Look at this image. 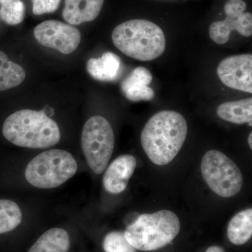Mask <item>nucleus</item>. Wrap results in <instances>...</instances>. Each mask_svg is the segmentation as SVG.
<instances>
[{
	"instance_id": "1",
	"label": "nucleus",
	"mask_w": 252,
	"mask_h": 252,
	"mask_svg": "<svg viewBox=\"0 0 252 252\" xmlns=\"http://www.w3.org/2000/svg\"><path fill=\"white\" fill-rule=\"evenodd\" d=\"M188 125L180 113L172 110L157 112L144 126L141 143L152 162L165 165L171 162L185 144Z\"/></svg>"
},
{
	"instance_id": "5",
	"label": "nucleus",
	"mask_w": 252,
	"mask_h": 252,
	"mask_svg": "<svg viewBox=\"0 0 252 252\" xmlns=\"http://www.w3.org/2000/svg\"><path fill=\"white\" fill-rule=\"evenodd\" d=\"M78 165L69 152L61 149L46 151L32 159L25 172L28 182L39 189H54L72 178Z\"/></svg>"
},
{
	"instance_id": "19",
	"label": "nucleus",
	"mask_w": 252,
	"mask_h": 252,
	"mask_svg": "<svg viewBox=\"0 0 252 252\" xmlns=\"http://www.w3.org/2000/svg\"><path fill=\"white\" fill-rule=\"evenodd\" d=\"M22 219V212L17 204L9 200H0V234L17 228Z\"/></svg>"
},
{
	"instance_id": "8",
	"label": "nucleus",
	"mask_w": 252,
	"mask_h": 252,
	"mask_svg": "<svg viewBox=\"0 0 252 252\" xmlns=\"http://www.w3.org/2000/svg\"><path fill=\"white\" fill-rule=\"evenodd\" d=\"M223 9L225 19L211 23L209 28V35L214 42L226 44L233 31L245 37L252 35V14L245 11L247 4L244 0H227Z\"/></svg>"
},
{
	"instance_id": "24",
	"label": "nucleus",
	"mask_w": 252,
	"mask_h": 252,
	"mask_svg": "<svg viewBox=\"0 0 252 252\" xmlns=\"http://www.w3.org/2000/svg\"><path fill=\"white\" fill-rule=\"evenodd\" d=\"M248 143L250 148L252 149V132H250L248 137Z\"/></svg>"
},
{
	"instance_id": "14",
	"label": "nucleus",
	"mask_w": 252,
	"mask_h": 252,
	"mask_svg": "<svg viewBox=\"0 0 252 252\" xmlns=\"http://www.w3.org/2000/svg\"><path fill=\"white\" fill-rule=\"evenodd\" d=\"M122 63L120 58L112 52L104 53L98 59H90L86 69L91 77L97 81H115L120 76Z\"/></svg>"
},
{
	"instance_id": "6",
	"label": "nucleus",
	"mask_w": 252,
	"mask_h": 252,
	"mask_svg": "<svg viewBox=\"0 0 252 252\" xmlns=\"http://www.w3.org/2000/svg\"><path fill=\"white\" fill-rule=\"evenodd\" d=\"M114 130L103 117L94 116L86 122L81 134V147L86 161L94 173L107 168L114 148Z\"/></svg>"
},
{
	"instance_id": "7",
	"label": "nucleus",
	"mask_w": 252,
	"mask_h": 252,
	"mask_svg": "<svg viewBox=\"0 0 252 252\" xmlns=\"http://www.w3.org/2000/svg\"><path fill=\"white\" fill-rule=\"evenodd\" d=\"M201 173L210 189L223 198L235 196L243 185V174L234 161L218 150H210L202 159Z\"/></svg>"
},
{
	"instance_id": "22",
	"label": "nucleus",
	"mask_w": 252,
	"mask_h": 252,
	"mask_svg": "<svg viewBox=\"0 0 252 252\" xmlns=\"http://www.w3.org/2000/svg\"><path fill=\"white\" fill-rule=\"evenodd\" d=\"M32 12L36 16L51 14L59 9L61 0H32Z\"/></svg>"
},
{
	"instance_id": "12",
	"label": "nucleus",
	"mask_w": 252,
	"mask_h": 252,
	"mask_svg": "<svg viewBox=\"0 0 252 252\" xmlns=\"http://www.w3.org/2000/svg\"><path fill=\"white\" fill-rule=\"evenodd\" d=\"M153 76L148 69L136 67L124 79L121 84V90L124 96L132 102L150 101L154 97V91L149 86Z\"/></svg>"
},
{
	"instance_id": "23",
	"label": "nucleus",
	"mask_w": 252,
	"mask_h": 252,
	"mask_svg": "<svg viewBox=\"0 0 252 252\" xmlns=\"http://www.w3.org/2000/svg\"><path fill=\"white\" fill-rule=\"evenodd\" d=\"M206 252H225L221 247L220 246H212L210 247L206 250Z\"/></svg>"
},
{
	"instance_id": "9",
	"label": "nucleus",
	"mask_w": 252,
	"mask_h": 252,
	"mask_svg": "<svg viewBox=\"0 0 252 252\" xmlns=\"http://www.w3.org/2000/svg\"><path fill=\"white\" fill-rule=\"evenodd\" d=\"M34 36L41 45L59 51L61 54H72L81 42L80 31L72 25L49 20L36 26Z\"/></svg>"
},
{
	"instance_id": "15",
	"label": "nucleus",
	"mask_w": 252,
	"mask_h": 252,
	"mask_svg": "<svg viewBox=\"0 0 252 252\" xmlns=\"http://www.w3.org/2000/svg\"><path fill=\"white\" fill-rule=\"evenodd\" d=\"M217 116L222 120L235 124L252 125V98L228 101L219 106Z\"/></svg>"
},
{
	"instance_id": "2",
	"label": "nucleus",
	"mask_w": 252,
	"mask_h": 252,
	"mask_svg": "<svg viewBox=\"0 0 252 252\" xmlns=\"http://www.w3.org/2000/svg\"><path fill=\"white\" fill-rule=\"evenodd\" d=\"M112 39L122 54L144 62L157 59L166 48L161 28L146 19H132L121 23L113 31Z\"/></svg>"
},
{
	"instance_id": "4",
	"label": "nucleus",
	"mask_w": 252,
	"mask_h": 252,
	"mask_svg": "<svg viewBox=\"0 0 252 252\" xmlns=\"http://www.w3.org/2000/svg\"><path fill=\"white\" fill-rule=\"evenodd\" d=\"M180 220L170 210L143 214L128 225L124 234L136 250L154 251L166 246L180 233Z\"/></svg>"
},
{
	"instance_id": "16",
	"label": "nucleus",
	"mask_w": 252,
	"mask_h": 252,
	"mask_svg": "<svg viewBox=\"0 0 252 252\" xmlns=\"http://www.w3.org/2000/svg\"><path fill=\"white\" fill-rule=\"evenodd\" d=\"M69 248L70 238L67 232L54 228L41 235L28 252H67Z\"/></svg>"
},
{
	"instance_id": "13",
	"label": "nucleus",
	"mask_w": 252,
	"mask_h": 252,
	"mask_svg": "<svg viewBox=\"0 0 252 252\" xmlns=\"http://www.w3.org/2000/svg\"><path fill=\"white\" fill-rule=\"evenodd\" d=\"M104 0H64L63 18L68 24L79 26L97 18Z\"/></svg>"
},
{
	"instance_id": "18",
	"label": "nucleus",
	"mask_w": 252,
	"mask_h": 252,
	"mask_svg": "<svg viewBox=\"0 0 252 252\" xmlns=\"http://www.w3.org/2000/svg\"><path fill=\"white\" fill-rule=\"evenodd\" d=\"M26 71L0 51V91L9 90L22 84Z\"/></svg>"
},
{
	"instance_id": "3",
	"label": "nucleus",
	"mask_w": 252,
	"mask_h": 252,
	"mask_svg": "<svg viewBox=\"0 0 252 252\" xmlns=\"http://www.w3.org/2000/svg\"><path fill=\"white\" fill-rule=\"evenodd\" d=\"M2 133L11 143L26 148H48L61 140L57 124L44 112L31 109L17 111L6 118Z\"/></svg>"
},
{
	"instance_id": "20",
	"label": "nucleus",
	"mask_w": 252,
	"mask_h": 252,
	"mask_svg": "<svg viewBox=\"0 0 252 252\" xmlns=\"http://www.w3.org/2000/svg\"><path fill=\"white\" fill-rule=\"evenodd\" d=\"M25 4L22 0H0V18L9 26H16L25 18Z\"/></svg>"
},
{
	"instance_id": "11",
	"label": "nucleus",
	"mask_w": 252,
	"mask_h": 252,
	"mask_svg": "<svg viewBox=\"0 0 252 252\" xmlns=\"http://www.w3.org/2000/svg\"><path fill=\"white\" fill-rule=\"evenodd\" d=\"M137 166V160L132 155L126 154L117 158L106 170L103 186L109 193H122L127 187L129 180Z\"/></svg>"
},
{
	"instance_id": "10",
	"label": "nucleus",
	"mask_w": 252,
	"mask_h": 252,
	"mask_svg": "<svg viewBox=\"0 0 252 252\" xmlns=\"http://www.w3.org/2000/svg\"><path fill=\"white\" fill-rule=\"evenodd\" d=\"M219 79L227 87L252 94V55L228 56L217 66Z\"/></svg>"
},
{
	"instance_id": "17",
	"label": "nucleus",
	"mask_w": 252,
	"mask_h": 252,
	"mask_svg": "<svg viewBox=\"0 0 252 252\" xmlns=\"http://www.w3.org/2000/svg\"><path fill=\"white\" fill-rule=\"evenodd\" d=\"M227 235L230 243L243 245L248 243L252 235V209L238 212L228 223Z\"/></svg>"
},
{
	"instance_id": "21",
	"label": "nucleus",
	"mask_w": 252,
	"mask_h": 252,
	"mask_svg": "<svg viewBox=\"0 0 252 252\" xmlns=\"http://www.w3.org/2000/svg\"><path fill=\"white\" fill-rule=\"evenodd\" d=\"M102 247L105 252H136L123 232L112 231L104 237Z\"/></svg>"
}]
</instances>
